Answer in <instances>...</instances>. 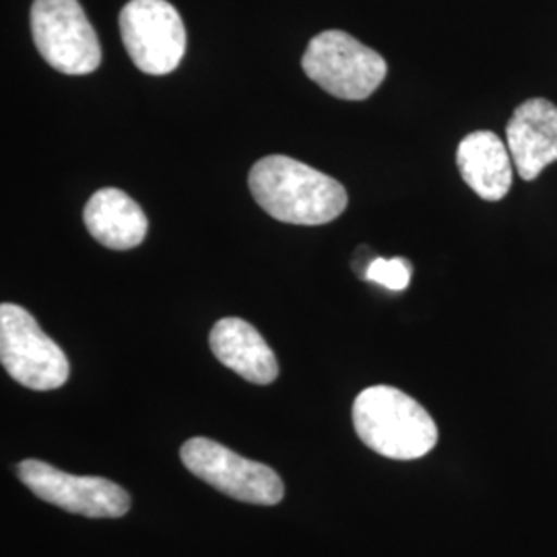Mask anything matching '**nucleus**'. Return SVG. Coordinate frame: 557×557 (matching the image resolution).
Instances as JSON below:
<instances>
[{
  "label": "nucleus",
  "mask_w": 557,
  "mask_h": 557,
  "mask_svg": "<svg viewBox=\"0 0 557 557\" xmlns=\"http://www.w3.org/2000/svg\"><path fill=\"white\" fill-rule=\"evenodd\" d=\"M248 186L262 211L292 225H324L347 207V190L341 182L287 156L257 161Z\"/></svg>",
  "instance_id": "nucleus-1"
},
{
  "label": "nucleus",
  "mask_w": 557,
  "mask_h": 557,
  "mask_svg": "<svg viewBox=\"0 0 557 557\" xmlns=\"http://www.w3.org/2000/svg\"><path fill=\"white\" fill-rule=\"evenodd\" d=\"M359 440L393 460L425 457L438 444V425L418 400L393 386H370L354 403Z\"/></svg>",
  "instance_id": "nucleus-2"
},
{
  "label": "nucleus",
  "mask_w": 557,
  "mask_h": 557,
  "mask_svg": "<svg viewBox=\"0 0 557 557\" xmlns=\"http://www.w3.org/2000/svg\"><path fill=\"white\" fill-rule=\"evenodd\" d=\"M301 69L326 94L338 100H368L386 79L388 64L376 50L354 36L329 29L308 44Z\"/></svg>",
  "instance_id": "nucleus-3"
},
{
  "label": "nucleus",
  "mask_w": 557,
  "mask_h": 557,
  "mask_svg": "<svg viewBox=\"0 0 557 557\" xmlns=\"http://www.w3.org/2000/svg\"><path fill=\"white\" fill-rule=\"evenodd\" d=\"M29 23L41 59L59 73L89 75L100 66V40L79 0H34Z\"/></svg>",
  "instance_id": "nucleus-4"
},
{
  "label": "nucleus",
  "mask_w": 557,
  "mask_h": 557,
  "mask_svg": "<svg viewBox=\"0 0 557 557\" xmlns=\"http://www.w3.org/2000/svg\"><path fill=\"white\" fill-rule=\"evenodd\" d=\"M0 361L9 376L32 391L60 388L71 374L69 359L41 331L38 320L15 304L0 306Z\"/></svg>",
  "instance_id": "nucleus-5"
},
{
  "label": "nucleus",
  "mask_w": 557,
  "mask_h": 557,
  "mask_svg": "<svg viewBox=\"0 0 557 557\" xmlns=\"http://www.w3.org/2000/svg\"><path fill=\"white\" fill-rule=\"evenodd\" d=\"M184 467L230 498L275 506L285 494L277 473L257 460L239 457L234 450L209 438H193L180 448Z\"/></svg>",
  "instance_id": "nucleus-6"
},
{
  "label": "nucleus",
  "mask_w": 557,
  "mask_h": 557,
  "mask_svg": "<svg viewBox=\"0 0 557 557\" xmlns=\"http://www.w3.org/2000/svg\"><path fill=\"white\" fill-rule=\"evenodd\" d=\"M128 57L147 75H168L186 52V27L168 0H131L120 13Z\"/></svg>",
  "instance_id": "nucleus-7"
},
{
  "label": "nucleus",
  "mask_w": 557,
  "mask_h": 557,
  "mask_svg": "<svg viewBox=\"0 0 557 557\" xmlns=\"http://www.w3.org/2000/svg\"><path fill=\"white\" fill-rule=\"evenodd\" d=\"M20 479L38 498L66 512L89 518H120L131 508L124 487L103 478H77L27 458L17 465Z\"/></svg>",
  "instance_id": "nucleus-8"
},
{
  "label": "nucleus",
  "mask_w": 557,
  "mask_h": 557,
  "mask_svg": "<svg viewBox=\"0 0 557 557\" xmlns=\"http://www.w3.org/2000/svg\"><path fill=\"white\" fill-rule=\"evenodd\" d=\"M506 145L520 178L531 182L557 161V106L543 98L520 103L506 126Z\"/></svg>",
  "instance_id": "nucleus-9"
},
{
  "label": "nucleus",
  "mask_w": 557,
  "mask_h": 557,
  "mask_svg": "<svg viewBox=\"0 0 557 557\" xmlns=\"http://www.w3.org/2000/svg\"><path fill=\"white\" fill-rule=\"evenodd\" d=\"M512 156L492 131H478L460 140L457 165L465 184L483 200H502L512 186Z\"/></svg>",
  "instance_id": "nucleus-10"
},
{
  "label": "nucleus",
  "mask_w": 557,
  "mask_h": 557,
  "mask_svg": "<svg viewBox=\"0 0 557 557\" xmlns=\"http://www.w3.org/2000/svg\"><path fill=\"white\" fill-rule=\"evenodd\" d=\"M211 351L230 370L252 384H271L278 376L277 359L259 331L242 319H223L211 331Z\"/></svg>",
  "instance_id": "nucleus-11"
},
{
  "label": "nucleus",
  "mask_w": 557,
  "mask_h": 557,
  "mask_svg": "<svg viewBox=\"0 0 557 557\" xmlns=\"http://www.w3.org/2000/svg\"><path fill=\"white\" fill-rule=\"evenodd\" d=\"M85 227L91 238L112 250H131L147 236V218L137 200L119 188H101L87 200Z\"/></svg>",
  "instance_id": "nucleus-12"
},
{
  "label": "nucleus",
  "mask_w": 557,
  "mask_h": 557,
  "mask_svg": "<svg viewBox=\"0 0 557 557\" xmlns=\"http://www.w3.org/2000/svg\"><path fill=\"white\" fill-rule=\"evenodd\" d=\"M363 277L372 283H379L386 289L403 292L411 283V264L409 260L398 259V257L397 259H374L368 264Z\"/></svg>",
  "instance_id": "nucleus-13"
}]
</instances>
